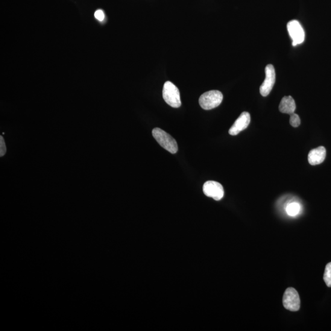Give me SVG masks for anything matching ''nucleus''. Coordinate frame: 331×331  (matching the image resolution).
Returning a JSON list of instances; mask_svg holds the SVG:
<instances>
[{
	"label": "nucleus",
	"instance_id": "obj_1",
	"mask_svg": "<svg viewBox=\"0 0 331 331\" xmlns=\"http://www.w3.org/2000/svg\"><path fill=\"white\" fill-rule=\"evenodd\" d=\"M152 135L163 148L172 154L177 153L178 145L176 140L166 132L156 128L152 131Z\"/></svg>",
	"mask_w": 331,
	"mask_h": 331
},
{
	"label": "nucleus",
	"instance_id": "obj_2",
	"mask_svg": "<svg viewBox=\"0 0 331 331\" xmlns=\"http://www.w3.org/2000/svg\"><path fill=\"white\" fill-rule=\"evenodd\" d=\"M163 97L164 100L170 106L175 108L180 107L181 100L179 90L171 82L168 81L164 84Z\"/></svg>",
	"mask_w": 331,
	"mask_h": 331
},
{
	"label": "nucleus",
	"instance_id": "obj_3",
	"mask_svg": "<svg viewBox=\"0 0 331 331\" xmlns=\"http://www.w3.org/2000/svg\"><path fill=\"white\" fill-rule=\"evenodd\" d=\"M224 96L218 90H211L203 93L199 99V103L204 110H210L222 103Z\"/></svg>",
	"mask_w": 331,
	"mask_h": 331
},
{
	"label": "nucleus",
	"instance_id": "obj_4",
	"mask_svg": "<svg viewBox=\"0 0 331 331\" xmlns=\"http://www.w3.org/2000/svg\"><path fill=\"white\" fill-rule=\"evenodd\" d=\"M288 33L292 41V45L297 46L303 43L305 40V32L303 26L298 20L289 21L287 24Z\"/></svg>",
	"mask_w": 331,
	"mask_h": 331
},
{
	"label": "nucleus",
	"instance_id": "obj_5",
	"mask_svg": "<svg viewBox=\"0 0 331 331\" xmlns=\"http://www.w3.org/2000/svg\"><path fill=\"white\" fill-rule=\"evenodd\" d=\"M283 304L284 307L290 311L296 312L300 310L301 301L297 290L292 288L286 290L283 295Z\"/></svg>",
	"mask_w": 331,
	"mask_h": 331
},
{
	"label": "nucleus",
	"instance_id": "obj_6",
	"mask_svg": "<svg viewBox=\"0 0 331 331\" xmlns=\"http://www.w3.org/2000/svg\"><path fill=\"white\" fill-rule=\"evenodd\" d=\"M203 192L205 195L215 201L221 200L225 194L224 187L215 181H206L203 186Z\"/></svg>",
	"mask_w": 331,
	"mask_h": 331
},
{
	"label": "nucleus",
	"instance_id": "obj_7",
	"mask_svg": "<svg viewBox=\"0 0 331 331\" xmlns=\"http://www.w3.org/2000/svg\"><path fill=\"white\" fill-rule=\"evenodd\" d=\"M266 78L260 87L261 95L267 96L273 89L275 83V71L272 64H268L265 69Z\"/></svg>",
	"mask_w": 331,
	"mask_h": 331
},
{
	"label": "nucleus",
	"instance_id": "obj_8",
	"mask_svg": "<svg viewBox=\"0 0 331 331\" xmlns=\"http://www.w3.org/2000/svg\"><path fill=\"white\" fill-rule=\"evenodd\" d=\"M250 114L247 112L242 113L230 129L229 133L230 135H237L242 131L245 130L250 124Z\"/></svg>",
	"mask_w": 331,
	"mask_h": 331
},
{
	"label": "nucleus",
	"instance_id": "obj_9",
	"mask_svg": "<svg viewBox=\"0 0 331 331\" xmlns=\"http://www.w3.org/2000/svg\"><path fill=\"white\" fill-rule=\"evenodd\" d=\"M326 151L323 146L313 149L308 155V161L310 165L315 166L323 163L326 158Z\"/></svg>",
	"mask_w": 331,
	"mask_h": 331
},
{
	"label": "nucleus",
	"instance_id": "obj_10",
	"mask_svg": "<svg viewBox=\"0 0 331 331\" xmlns=\"http://www.w3.org/2000/svg\"><path fill=\"white\" fill-rule=\"evenodd\" d=\"M296 107L294 99L291 96H284L279 105V111L281 113L291 115L295 113Z\"/></svg>",
	"mask_w": 331,
	"mask_h": 331
},
{
	"label": "nucleus",
	"instance_id": "obj_11",
	"mask_svg": "<svg viewBox=\"0 0 331 331\" xmlns=\"http://www.w3.org/2000/svg\"><path fill=\"white\" fill-rule=\"evenodd\" d=\"M301 210L300 205L297 203H292L286 207V212L291 216H295L299 214Z\"/></svg>",
	"mask_w": 331,
	"mask_h": 331
},
{
	"label": "nucleus",
	"instance_id": "obj_12",
	"mask_svg": "<svg viewBox=\"0 0 331 331\" xmlns=\"http://www.w3.org/2000/svg\"><path fill=\"white\" fill-rule=\"evenodd\" d=\"M323 279L328 287H331V263H328L325 268Z\"/></svg>",
	"mask_w": 331,
	"mask_h": 331
},
{
	"label": "nucleus",
	"instance_id": "obj_13",
	"mask_svg": "<svg viewBox=\"0 0 331 331\" xmlns=\"http://www.w3.org/2000/svg\"><path fill=\"white\" fill-rule=\"evenodd\" d=\"M289 123L292 127L295 128L298 127L301 125V119L298 114L295 113L291 114Z\"/></svg>",
	"mask_w": 331,
	"mask_h": 331
},
{
	"label": "nucleus",
	"instance_id": "obj_14",
	"mask_svg": "<svg viewBox=\"0 0 331 331\" xmlns=\"http://www.w3.org/2000/svg\"><path fill=\"white\" fill-rule=\"evenodd\" d=\"M6 152H7V148H6L4 139L1 136L0 137V155L1 157L4 156Z\"/></svg>",
	"mask_w": 331,
	"mask_h": 331
},
{
	"label": "nucleus",
	"instance_id": "obj_15",
	"mask_svg": "<svg viewBox=\"0 0 331 331\" xmlns=\"http://www.w3.org/2000/svg\"><path fill=\"white\" fill-rule=\"evenodd\" d=\"M95 17L96 19H98L99 21H102L104 19V14L103 11L102 10H99L95 12Z\"/></svg>",
	"mask_w": 331,
	"mask_h": 331
}]
</instances>
